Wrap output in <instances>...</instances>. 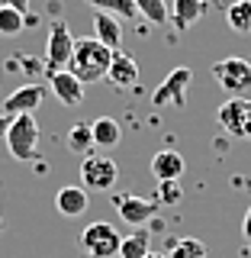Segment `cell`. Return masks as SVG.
<instances>
[{"mask_svg": "<svg viewBox=\"0 0 251 258\" xmlns=\"http://www.w3.org/2000/svg\"><path fill=\"white\" fill-rule=\"evenodd\" d=\"M110 64H113V48H107L103 42H97L94 36L74 39V52H71L68 71L80 81V84H97V81H107Z\"/></svg>", "mask_w": 251, "mask_h": 258, "instance_id": "obj_1", "label": "cell"}, {"mask_svg": "<svg viewBox=\"0 0 251 258\" xmlns=\"http://www.w3.org/2000/svg\"><path fill=\"white\" fill-rule=\"evenodd\" d=\"M36 145H39V123L32 113H20L10 119L7 129V149L16 161H29L36 158Z\"/></svg>", "mask_w": 251, "mask_h": 258, "instance_id": "obj_2", "label": "cell"}, {"mask_svg": "<svg viewBox=\"0 0 251 258\" xmlns=\"http://www.w3.org/2000/svg\"><path fill=\"white\" fill-rule=\"evenodd\" d=\"M119 245L123 236L110 223H91L80 229V248L91 258H119Z\"/></svg>", "mask_w": 251, "mask_h": 258, "instance_id": "obj_3", "label": "cell"}, {"mask_svg": "<svg viewBox=\"0 0 251 258\" xmlns=\"http://www.w3.org/2000/svg\"><path fill=\"white\" fill-rule=\"evenodd\" d=\"M71 52H74V36H71L68 23L55 20L52 26H48V45H45V68L48 75H55V71H64L71 61Z\"/></svg>", "mask_w": 251, "mask_h": 258, "instance_id": "obj_4", "label": "cell"}, {"mask_svg": "<svg viewBox=\"0 0 251 258\" xmlns=\"http://www.w3.org/2000/svg\"><path fill=\"white\" fill-rule=\"evenodd\" d=\"M213 78L225 94L241 97L251 87V61L235 58V55H232V58H222V61L213 64Z\"/></svg>", "mask_w": 251, "mask_h": 258, "instance_id": "obj_5", "label": "cell"}, {"mask_svg": "<svg viewBox=\"0 0 251 258\" xmlns=\"http://www.w3.org/2000/svg\"><path fill=\"white\" fill-rule=\"evenodd\" d=\"M119 177V168L110 155H87L80 165V181L84 190H110Z\"/></svg>", "mask_w": 251, "mask_h": 258, "instance_id": "obj_6", "label": "cell"}, {"mask_svg": "<svg viewBox=\"0 0 251 258\" xmlns=\"http://www.w3.org/2000/svg\"><path fill=\"white\" fill-rule=\"evenodd\" d=\"M190 68H174L151 94L155 107H184L187 103V87H190Z\"/></svg>", "mask_w": 251, "mask_h": 258, "instance_id": "obj_7", "label": "cell"}, {"mask_svg": "<svg viewBox=\"0 0 251 258\" xmlns=\"http://www.w3.org/2000/svg\"><path fill=\"white\" fill-rule=\"evenodd\" d=\"M45 87L42 84H23L4 100V113L7 116H20V113H36V107L42 103Z\"/></svg>", "mask_w": 251, "mask_h": 258, "instance_id": "obj_8", "label": "cell"}, {"mask_svg": "<svg viewBox=\"0 0 251 258\" xmlns=\"http://www.w3.org/2000/svg\"><path fill=\"white\" fill-rule=\"evenodd\" d=\"M116 213L123 216V223L135 226V229H145V226L155 220L158 207L151 204V200H145V197H123L116 204Z\"/></svg>", "mask_w": 251, "mask_h": 258, "instance_id": "obj_9", "label": "cell"}, {"mask_svg": "<svg viewBox=\"0 0 251 258\" xmlns=\"http://www.w3.org/2000/svg\"><path fill=\"white\" fill-rule=\"evenodd\" d=\"M107 81L116 87V91H129V87H135V84H139V61H135L129 52H113V64H110Z\"/></svg>", "mask_w": 251, "mask_h": 258, "instance_id": "obj_10", "label": "cell"}, {"mask_svg": "<svg viewBox=\"0 0 251 258\" xmlns=\"http://www.w3.org/2000/svg\"><path fill=\"white\" fill-rule=\"evenodd\" d=\"M245 116H248V100H245V97H232V100H225L219 107V113H216L219 126L229 136H235V139H245Z\"/></svg>", "mask_w": 251, "mask_h": 258, "instance_id": "obj_11", "label": "cell"}, {"mask_svg": "<svg viewBox=\"0 0 251 258\" xmlns=\"http://www.w3.org/2000/svg\"><path fill=\"white\" fill-rule=\"evenodd\" d=\"M48 84H52V94L58 97L64 107H77V103H84V84H80L68 68L48 75Z\"/></svg>", "mask_w": 251, "mask_h": 258, "instance_id": "obj_12", "label": "cell"}, {"mask_svg": "<svg viewBox=\"0 0 251 258\" xmlns=\"http://www.w3.org/2000/svg\"><path fill=\"white\" fill-rule=\"evenodd\" d=\"M184 168H187V161H184V155L174 152V149H164V152H158V155L151 158V174H155L158 181H181Z\"/></svg>", "mask_w": 251, "mask_h": 258, "instance_id": "obj_13", "label": "cell"}, {"mask_svg": "<svg viewBox=\"0 0 251 258\" xmlns=\"http://www.w3.org/2000/svg\"><path fill=\"white\" fill-rule=\"evenodd\" d=\"M94 39L116 52L119 42H123V26H119V20H116V16H110V13L97 10V16H94Z\"/></svg>", "mask_w": 251, "mask_h": 258, "instance_id": "obj_14", "label": "cell"}, {"mask_svg": "<svg viewBox=\"0 0 251 258\" xmlns=\"http://www.w3.org/2000/svg\"><path fill=\"white\" fill-rule=\"evenodd\" d=\"M55 207H58L61 216H84L87 213V190L84 187H61L58 197H55Z\"/></svg>", "mask_w": 251, "mask_h": 258, "instance_id": "obj_15", "label": "cell"}, {"mask_svg": "<svg viewBox=\"0 0 251 258\" xmlns=\"http://www.w3.org/2000/svg\"><path fill=\"white\" fill-rule=\"evenodd\" d=\"M171 4H174L171 16H174L177 29H190L193 23L206 13V0H171Z\"/></svg>", "mask_w": 251, "mask_h": 258, "instance_id": "obj_16", "label": "cell"}, {"mask_svg": "<svg viewBox=\"0 0 251 258\" xmlns=\"http://www.w3.org/2000/svg\"><path fill=\"white\" fill-rule=\"evenodd\" d=\"M91 129H94V145H97V149H113V145L123 139V126H119L113 116L94 119Z\"/></svg>", "mask_w": 251, "mask_h": 258, "instance_id": "obj_17", "label": "cell"}, {"mask_svg": "<svg viewBox=\"0 0 251 258\" xmlns=\"http://www.w3.org/2000/svg\"><path fill=\"white\" fill-rule=\"evenodd\" d=\"M148 252H151V232L148 229H139V232L123 236L119 258H148Z\"/></svg>", "mask_w": 251, "mask_h": 258, "instance_id": "obj_18", "label": "cell"}, {"mask_svg": "<svg viewBox=\"0 0 251 258\" xmlns=\"http://www.w3.org/2000/svg\"><path fill=\"white\" fill-rule=\"evenodd\" d=\"M225 23L232 32L238 36H251V0H235V4L225 10Z\"/></svg>", "mask_w": 251, "mask_h": 258, "instance_id": "obj_19", "label": "cell"}, {"mask_svg": "<svg viewBox=\"0 0 251 258\" xmlns=\"http://www.w3.org/2000/svg\"><path fill=\"white\" fill-rule=\"evenodd\" d=\"M84 4L97 7V10L116 16V20H135L139 10H135V0H84Z\"/></svg>", "mask_w": 251, "mask_h": 258, "instance_id": "obj_20", "label": "cell"}, {"mask_svg": "<svg viewBox=\"0 0 251 258\" xmlns=\"http://www.w3.org/2000/svg\"><path fill=\"white\" fill-rule=\"evenodd\" d=\"M68 149L77 152V155H87V152L94 149V129H91V123H74V126H71Z\"/></svg>", "mask_w": 251, "mask_h": 258, "instance_id": "obj_21", "label": "cell"}, {"mask_svg": "<svg viewBox=\"0 0 251 258\" xmlns=\"http://www.w3.org/2000/svg\"><path fill=\"white\" fill-rule=\"evenodd\" d=\"M168 258H206V245L200 239H177V242H171L168 245V252H164Z\"/></svg>", "mask_w": 251, "mask_h": 258, "instance_id": "obj_22", "label": "cell"}, {"mask_svg": "<svg viewBox=\"0 0 251 258\" xmlns=\"http://www.w3.org/2000/svg\"><path fill=\"white\" fill-rule=\"evenodd\" d=\"M135 10H139V16H145L148 23H155V26L171 20V10H168L164 0H135Z\"/></svg>", "mask_w": 251, "mask_h": 258, "instance_id": "obj_23", "label": "cell"}, {"mask_svg": "<svg viewBox=\"0 0 251 258\" xmlns=\"http://www.w3.org/2000/svg\"><path fill=\"white\" fill-rule=\"evenodd\" d=\"M23 29H26V13L0 7V36H20Z\"/></svg>", "mask_w": 251, "mask_h": 258, "instance_id": "obj_24", "label": "cell"}, {"mask_svg": "<svg viewBox=\"0 0 251 258\" xmlns=\"http://www.w3.org/2000/svg\"><path fill=\"white\" fill-rule=\"evenodd\" d=\"M158 184H161V187H158V200H161V204L171 207V204H177V200L184 197L181 181H158Z\"/></svg>", "mask_w": 251, "mask_h": 258, "instance_id": "obj_25", "label": "cell"}, {"mask_svg": "<svg viewBox=\"0 0 251 258\" xmlns=\"http://www.w3.org/2000/svg\"><path fill=\"white\" fill-rule=\"evenodd\" d=\"M0 7H10V10H20L29 16V0H0Z\"/></svg>", "mask_w": 251, "mask_h": 258, "instance_id": "obj_26", "label": "cell"}, {"mask_svg": "<svg viewBox=\"0 0 251 258\" xmlns=\"http://www.w3.org/2000/svg\"><path fill=\"white\" fill-rule=\"evenodd\" d=\"M241 236H245L251 242V207H248V213H245V220H241Z\"/></svg>", "mask_w": 251, "mask_h": 258, "instance_id": "obj_27", "label": "cell"}, {"mask_svg": "<svg viewBox=\"0 0 251 258\" xmlns=\"http://www.w3.org/2000/svg\"><path fill=\"white\" fill-rule=\"evenodd\" d=\"M10 119H13V116L0 113V139H7V129H10Z\"/></svg>", "mask_w": 251, "mask_h": 258, "instance_id": "obj_28", "label": "cell"}, {"mask_svg": "<svg viewBox=\"0 0 251 258\" xmlns=\"http://www.w3.org/2000/svg\"><path fill=\"white\" fill-rule=\"evenodd\" d=\"M245 139H251V100H248V116H245Z\"/></svg>", "mask_w": 251, "mask_h": 258, "instance_id": "obj_29", "label": "cell"}, {"mask_svg": "<svg viewBox=\"0 0 251 258\" xmlns=\"http://www.w3.org/2000/svg\"><path fill=\"white\" fill-rule=\"evenodd\" d=\"M148 258H168V255H161V252H148Z\"/></svg>", "mask_w": 251, "mask_h": 258, "instance_id": "obj_30", "label": "cell"}, {"mask_svg": "<svg viewBox=\"0 0 251 258\" xmlns=\"http://www.w3.org/2000/svg\"><path fill=\"white\" fill-rule=\"evenodd\" d=\"M0 229H4V216H0Z\"/></svg>", "mask_w": 251, "mask_h": 258, "instance_id": "obj_31", "label": "cell"}, {"mask_svg": "<svg viewBox=\"0 0 251 258\" xmlns=\"http://www.w3.org/2000/svg\"><path fill=\"white\" fill-rule=\"evenodd\" d=\"M164 4H168V0H164Z\"/></svg>", "mask_w": 251, "mask_h": 258, "instance_id": "obj_32", "label": "cell"}]
</instances>
